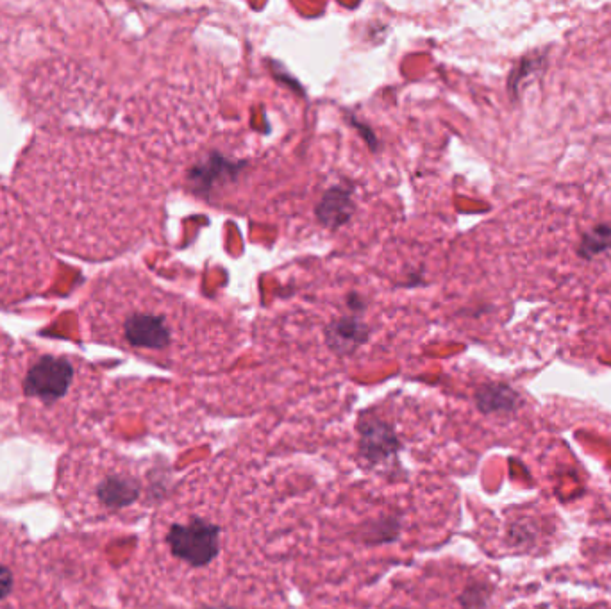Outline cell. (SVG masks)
<instances>
[{
  "label": "cell",
  "instance_id": "obj_2",
  "mask_svg": "<svg viewBox=\"0 0 611 609\" xmlns=\"http://www.w3.org/2000/svg\"><path fill=\"white\" fill-rule=\"evenodd\" d=\"M49 243L13 190L0 183V308L42 293L51 283Z\"/></svg>",
  "mask_w": 611,
  "mask_h": 609
},
{
  "label": "cell",
  "instance_id": "obj_6",
  "mask_svg": "<svg viewBox=\"0 0 611 609\" xmlns=\"http://www.w3.org/2000/svg\"><path fill=\"white\" fill-rule=\"evenodd\" d=\"M369 340V327L360 318L344 317L335 320L326 329V342L331 351L347 356Z\"/></svg>",
  "mask_w": 611,
  "mask_h": 609
},
{
  "label": "cell",
  "instance_id": "obj_8",
  "mask_svg": "<svg viewBox=\"0 0 611 609\" xmlns=\"http://www.w3.org/2000/svg\"><path fill=\"white\" fill-rule=\"evenodd\" d=\"M354 211L351 193L342 188H333L324 195L317 208L319 220L326 227L344 226Z\"/></svg>",
  "mask_w": 611,
  "mask_h": 609
},
{
  "label": "cell",
  "instance_id": "obj_4",
  "mask_svg": "<svg viewBox=\"0 0 611 609\" xmlns=\"http://www.w3.org/2000/svg\"><path fill=\"white\" fill-rule=\"evenodd\" d=\"M167 543L176 558L195 568L210 565L220 552V527L204 518H192L188 524H174Z\"/></svg>",
  "mask_w": 611,
  "mask_h": 609
},
{
  "label": "cell",
  "instance_id": "obj_7",
  "mask_svg": "<svg viewBox=\"0 0 611 609\" xmlns=\"http://www.w3.org/2000/svg\"><path fill=\"white\" fill-rule=\"evenodd\" d=\"M95 495L104 508H127L140 497V484L124 474H109L97 484Z\"/></svg>",
  "mask_w": 611,
  "mask_h": 609
},
{
  "label": "cell",
  "instance_id": "obj_10",
  "mask_svg": "<svg viewBox=\"0 0 611 609\" xmlns=\"http://www.w3.org/2000/svg\"><path fill=\"white\" fill-rule=\"evenodd\" d=\"M611 247V227L599 226L594 227L590 233L583 236V249L581 252L592 258L599 252H604Z\"/></svg>",
  "mask_w": 611,
  "mask_h": 609
},
{
  "label": "cell",
  "instance_id": "obj_5",
  "mask_svg": "<svg viewBox=\"0 0 611 609\" xmlns=\"http://www.w3.org/2000/svg\"><path fill=\"white\" fill-rule=\"evenodd\" d=\"M401 449L394 427L381 418H365L360 424V452L370 465H386Z\"/></svg>",
  "mask_w": 611,
  "mask_h": 609
},
{
  "label": "cell",
  "instance_id": "obj_3",
  "mask_svg": "<svg viewBox=\"0 0 611 609\" xmlns=\"http://www.w3.org/2000/svg\"><path fill=\"white\" fill-rule=\"evenodd\" d=\"M81 374L83 367L72 356H33L27 358L26 372L22 374V392L42 408H65L72 397H77Z\"/></svg>",
  "mask_w": 611,
  "mask_h": 609
},
{
  "label": "cell",
  "instance_id": "obj_9",
  "mask_svg": "<svg viewBox=\"0 0 611 609\" xmlns=\"http://www.w3.org/2000/svg\"><path fill=\"white\" fill-rule=\"evenodd\" d=\"M476 399H478V406L481 411L492 413V411H503V409L511 408L513 402L517 399V395L503 384H488V386L479 390Z\"/></svg>",
  "mask_w": 611,
  "mask_h": 609
},
{
  "label": "cell",
  "instance_id": "obj_1",
  "mask_svg": "<svg viewBox=\"0 0 611 609\" xmlns=\"http://www.w3.org/2000/svg\"><path fill=\"white\" fill-rule=\"evenodd\" d=\"M13 192L49 247L79 259H106L126 247L131 170L106 134L42 131L18 158Z\"/></svg>",
  "mask_w": 611,
  "mask_h": 609
}]
</instances>
